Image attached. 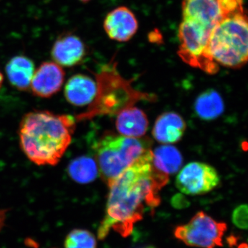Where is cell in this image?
Returning <instances> with one entry per match:
<instances>
[{
	"label": "cell",
	"instance_id": "cell-1",
	"mask_svg": "<svg viewBox=\"0 0 248 248\" xmlns=\"http://www.w3.org/2000/svg\"><path fill=\"white\" fill-rule=\"evenodd\" d=\"M169 176L153 164V151L148 150L110 184L106 213L98 229V238L105 239L110 230L123 237L133 232L147 210L159 206V192Z\"/></svg>",
	"mask_w": 248,
	"mask_h": 248
},
{
	"label": "cell",
	"instance_id": "cell-2",
	"mask_svg": "<svg viewBox=\"0 0 248 248\" xmlns=\"http://www.w3.org/2000/svg\"><path fill=\"white\" fill-rule=\"evenodd\" d=\"M76 127L72 116L32 111L23 117L19 124V144L33 164L55 166L71 145Z\"/></svg>",
	"mask_w": 248,
	"mask_h": 248
},
{
	"label": "cell",
	"instance_id": "cell-3",
	"mask_svg": "<svg viewBox=\"0 0 248 248\" xmlns=\"http://www.w3.org/2000/svg\"><path fill=\"white\" fill-rule=\"evenodd\" d=\"M209 53L217 64L238 69L248 62V16L244 6L225 16L213 28Z\"/></svg>",
	"mask_w": 248,
	"mask_h": 248
},
{
	"label": "cell",
	"instance_id": "cell-4",
	"mask_svg": "<svg viewBox=\"0 0 248 248\" xmlns=\"http://www.w3.org/2000/svg\"><path fill=\"white\" fill-rule=\"evenodd\" d=\"M149 145L145 140L122 135H109L101 139L95 148V161L104 182H112L149 150Z\"/></svg>",
	"mask_w": 248,
	"mask_h": 248
},
{
	"label": "cell",
	"instance_id": "cell-5",
	"mask_svg": "<svg viewBox=\"0 0 248 248\" xmlns=\"http://www.w3.org/2000/svg\"><path fill=\"white\" fill-rule=\"evenodd\" d=\"M210 32L197 23L183 19L178 31L179 48L177 53L187 64L214 75L219 68L209 53Z\"/></svg>",
	"mask_w": 248,
	"mask_h": 248
},
{
	"label": "cell",
	"instance_id": "cell-6",
	"mask_svg": "<svg viewBox=\"0 0 248 248\" xmlns=\"http://www.w3.org/2000/svg\"><path fill=\"white\" fill-rule=\"evenodd\" d=\"M227 229L226 223L217 221L200 211L186 224L176 227L174 234L178 240L190 247L215 248L223 246Z\"/></svg>",
	"mask_w": 248,
	"mask_h": 248
},
{
	"label": "cell",
	"instance_id": "cell-7",
	"mask_svg": "<svg viewBox=\"0 0 248 248\" xmlns=\"http://www.w3.org/2000/svg\"><path fill=\"white\" fill-rule=\"evenodd\" d=\"M221 182L217 170L206 163H189L176 178V186L187 195H202L211 192Z\"/></svg>",
	"mask_w": 248,
	"mask_h": 248
},
{
	"label": "cell",
	"instance_id": "cell-8",
	"mask_svg": "<svg viewBox=\"0 0 248 248\" xmlns=\"http://www.w3.org/2000/svg\"><path fill=\"white\" fill-rule=\"evenodd\" d=\"M64 78L62 66L55 62H44L35 70L30 89L37 97H50L61 90Z\"/></svg>",
	"mask_w": 248,
	"mask_h": 248
},
{
	"label": "cell",
	"instance_id": "cell-9",
	"mask_svg": "<svg viewBox=\"0 0 248 248\" xmlns=\"http://www.w3.org/2000/svg\"><path fill=\"white\" fill-rule=\"evenodd\" d=\"M136 16L131 10L120 6L112 10L106 17L104 28L108 36L117 42H128L138 30Z\"/></svg>",
	"mask_w": 248,
	"mask_h": 248
},
{
	"label": "cell",
	"instance_id": "cell-10",
	"mask_svg": "<svg viewBox=\"0 0 248 248\" xmlns=\"http://www.w3.org/2000/svg\"><path fill=\"white\" fill-rule=\"evenodd\" d=\"M86 46L79 37L65 34L55 41L51 50L54 62L60 66L73 67L79 64L86 55Z\"/></svg>",
	"mask_w": 248,
	"mask_h": 248
},
{
	"label": "cell",
	"instance_id": "cell-11",
	"mask_svg": "<svg viewBox=\"0 0 248 248\" xmlns=\"http://www.w3.org/2000/svg\"><path fill=\"white\" fill-rule=\"evenodd\" d=\"M95 81L86 75L77 74L67 81L64 96L67 102L76 107H85L94 100L97 94Z\"/></svg>",
	"mask_w": 248,
	"mask_h": 248
},
{
	"label": "cell",
	"instance_id": "cell-12",
	"mask_svg": "<svg viewBox=\"0 0 248 248\" xmlns=\"http://www.w3.org/2000/svg\"><path fill=\"white\" fill-rule=\"evenodd\" d=\"M186 130L184 118L174 112H166L156 119L153 127V136L161 143H174L180 141Z\"/></svg>",
	"mask_w": 248,
	"mask_h": 248
},
{
	"label": "cell",
	"instance_id": "cell-13",
	"mask_svg": "<svg viewBox=\"0 0 248 248\" xmlns=\"http://www.w3.org/2000/svg\"><path fill=\"white\" fill-rule=\"evenodd\" d=\"M116 127L122 136L141 138L148 131V117L139 108H128L119 112L116 120Z\"/></svg>",
	"mask_w": 248,
	"mask_h": 248
},
{
	"label": "cell",
	"instance_id": "cell-14",
	"mask_svg": "<svg viewBox=\"0 0 248 248\" xmlns=\"http://www.w3.org/2000/svg\"><path fill=\"white\" fill-rule=\"evenodd\" d=\"M35 72L33 62L24 55L14 57L6 66V76L9 82L21 91L30 89Z\"/></svg>",
	"mask_w": 248,
	"mask_h": 248
},
{
	"label": "cell",
	"instance_id": "cell-15",
	"mask_svg": "<svg viewBox=\"0 0 248 248\" xmlns=\"http://www.w3.org/2000/svg\"><path fill=\"white\" fill-rule=\"evenodd\" d=\"M196 115L201 120L213 121L219 117L225 110L223 98L215 89L205 90L194 103Z\"/></svg>",
	"mask_w": 248,
	"mask_h": 248
},
{
	"label": "cell",
	"instance_id": "cell-16",
	"mask_svg": "<svg viewBox=\"0 0 248 248\" xmlns=\"http://www.w3.org/2000/svg\"><path fill=\"white\" fill-rule=\"evenodd\" d=\"M153 164L155 169L166 175L174 174L182 168L183 156L174 146L164 145L153 151Z\"/></svg>",
	"mask_w": 248,
	"mask_h": 248
},
{
	"label": "cell",
	"instance_id": "cell-17",
	"mask_svg": "<svg viewBox=\"0 0 248 248\" xmlns=\"http://www.w3.org/2000/svg\"><path fill=\"white\" fill-rule=\"evenodd\" d=\"M67 170L73 181L83 184L93 182L99 174L95 160L85 156L73 160L68 165Z\"/></svg>",
	"mask_w": 248,
	"mask_h": 248
},
{
	"label": "cell",
	"instance_id": "cell-18",
	"mask_svg": "<svg viewBox=\"0 0 248 248\" xmlns=\"http://www.w3.org/2000/svg\"><path fill=\"white\" fill-rule=\"evenodd\" d=\"M64 248H97V240L87 230L74 229L67 234Z\"/></svg>",
	"mask_w": 248,
	"mask_h": 248
},
{
	"label": "cell",
	"instance_id": "cell-19",
	"mask_svg": "<svg viewBox=\"0 0 248 248\" xmlns=\"http://www.w3.org/2000/svg\"><path fill=\"white\" fill-rule=\"evenodd\" d=\"M232 220L240 229L248 230V205L242 204L236 207L232 215Z\"/></svg>",
	"mask_w": 248,
	"mask_h": 248
},
{
	"label": "cell",
	"instance_id": "cell-20",
	"mask_svg": "<svg viewBox=\"0 0 248 248\" xmlns=\"http://www.w3.org/2000/svg\"><path fill=\"white\" fill-rule=\"evenodd\" d=\"M237 248H248V243H242V244L239 245Z\"/></svg>",
	"mask_w": 248,
	"mask_h": 248
},
{
	"label": "cell",
	"instance_id": "cell-21",
	"mask_svg": "<svg viewBox=\"0 0 248 248\" xmlns=\"http://www.w3.org/2000/svg\"><path fill=\"white\" fill-rule=\"evenodd\" d=\"M3 81H4V76H3L1 72L0 71V89H1V86H2Z\"/></svg>",
	"mask_w": 248,
	"mask_h": 248
},
{
	"label": "cell",
	"instance_id": "cell-22",
	"mask_svg": "<svg viewBox=\"0 0 248 248\" xmlns=\"http://www.w3.org/2000/svg\"><path fill=\"white\" fill-rule=\"evenodd\" d=\"M135 248H155L154 246H150V245H146V246H138V247Z\"/></svg>",
	"mask_w": 248,
	"mask_h": 248
},
{
	"label": "cell",
	"instance_id": "cell-23",
	"mask_svg": "<svg viewBox=\"0 0 248 248\" xmlns=\"http://www.w3.org/2000/svg\"><path fill=\"white\" fill-rule=\"evenodd\" d=\"M79 1H82V2H89V1H91V0H79Z\"/></svg>",
	"mask_w": 248,
	"mask_h": 248
}]
</instances>
